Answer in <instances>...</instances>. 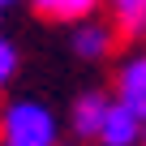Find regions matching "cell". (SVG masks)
I'll use <instances>...</instances> for the list:
<instances>
[{
  "mask_svg": "<svg viewBox=\"0 0 146 146\" xmlns=\"http://www.w3.org/2000/svg\"><path fill=\"white\" fill-rule=\"evenodd\" d=\"M0 133L9 146H56V120L39 103H13L0 116Z\"/></svg>",
  "mask_w": 146,
  "mask_h": 146,
  "instance_id": "6da1fadb",
  "label": "cell"
},
{
  "mask_svg": "<svg viewBox=\"0 0 146 146\" xmlns=\"http://www.w3.org/2000/svg\"><path fill=\"white\" fill-rule=\"evenodd\" d=\"M99 0H35V13L47 22H86Z\"/></svg>",
  "mask_w": 146,
  "mask_h": 146,
  "instance_id": "5b68a950",
  "label": "cell"
},
{
  "mask_svg": "<svg viewBox=\"0 0 146 146\" xmlns=\"http://www.w3.org/2000/svg\"><path fill=\"white\" fill-rule=\"evenodd\" d=\"M108 47H112V35L103 26L82 22L78 30H73V52H78L82 60H99V56H108Z\"/></svg>",
  "mask_w": 146,
  "mask_h": 146,
  "instance_id": "8992f818",
  "label": "cell"
},
{
  "mask_svg": "<svg viewBox=\"0 0 146 146\" xmlns=\"http://www.w3.org/2000/svg\"><path fill=\"white\" fill-rule=\"evenodd\" d=\"M13 73H17V47L9 39H0V86L13 82Z\"/></svg>",
  "mask_w": 146,
  "mask_h": 146,
  "instance_id": "ba28073f",
  "label": "cell"
},
{
  "mask_svg": "<svg viewBox=\"0 0 146 146\" xmlns=\"http://www.w3.org/2000/svg\"><path fill=\"white\" fill-rule=\"evenodd\" d=\"M99 137H103V146H133L142 137V116L129 103H108L103 125H99Z\"/></svg>",
  "mask_w": 146,
  "mask_h": 146,
  "instance_id": "7a4b0ae2",
  "label": "cell"
},
{
  "mask_svg": "<svg viewBox=\"0 0 146 146\" xmlns=\"http://www.w3.org/2000/svg\"><path fill=\"white\" fill-rule=\"evenodd\" d=\"M120 103H129L146 120V56H133L120 69Z\"/></svg>",
  "mask_w": 146,
  "mask_h": 146,
  "instance_id": "3957f363",
  "label": "cell"
},
{
  "mask_svg": "<svg viewBox=\"0 0 146 146\" xmlns=\"http://www.w3.org/2000/svg\"><path fill=\"white\" fill-rule=\"evenodd\" d=\"M103 112H108V99L99 90H86L78 99V108H73V129H78V137H99Z\"/></svg>",
  "mask_w": 146,
  "mask_h": 146,
  "instance_id": "277c9868",
  "label": "cell"
},
{
  "mask_svg": "<svg viewBox=\"0 0 146 146\" xmlns=\"http://www.w3.org/2000/svg\"><path fill=\"white\" fill-rule=\"evenodd\" d=\"M5 146H9V142H5Z\"/></svg>",
  "mask_w": 146,
  "mask_h": 146,
  "instance_id": "8fae6325",
  "label": "cell"
},
{
  "mask_svg": "<svg viewBox=\"0 0 146 146\" xmlns=\"http://www.w3.org/2000/svg\"><path fill=\"white\" fill-rule=\"evenodd\" d=\"M142 142H146V120H142Z\"/></svg>",
  "mask_w": 146,
  "mask_h": 146,
  "instance_id": "9c48e42d",
  "label": "cell"
},
{
  "mask_svg": "<svg viewBox=\"0 0 146 146\" xmlns=\"http://www.w3.org/2000/svg\"><path fill=\"white\" fill-rule=\"evenodd\" d=\"M5 5H13V0H0V9H5Z\"/></svg>",
  "mask_w": 146,
  "mask_h": 146,
  "instance_id": "30bf717a",
  "label": "cell"
},
{
  "mask_svg": "<svg viewBox=\"0 0 146 146\" xmlns=\"http://www.w3.org/2000/svg\"><path fill=\"white\" fill-rule=\"evenodd\" d=\"M112 9H116V17H120L125 30H137L146 22V0H112Z\"/></svg>",
  "mask_w": 146,
  "mask_h": 146,
  "instance_id": "52a82bcc",
  "label": "cell"
},
{
  "mask_svg": "<svg viewBox=\"0 0 146 146\" xmlns=\"http://www.w3.org/2000/svg\"><path fill=\"white\" fill-rule=\"evenodd\" d=\"M142 26H146V22H142Z\"/></svg>",
  "mask_w": 146,
  "mask_h": 146,
  "instance_id": "7c38bea8",
  "label": "cell"
}]
</instances>
